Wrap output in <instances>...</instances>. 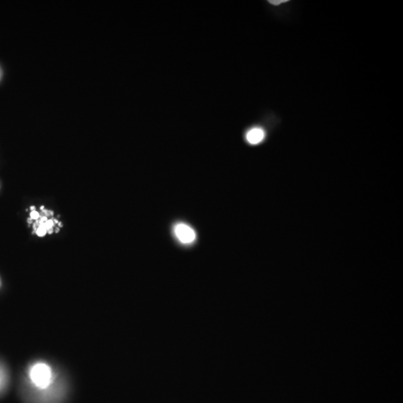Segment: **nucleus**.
<instances>
[{
  "label": "nucleus",
  "instance_id": "4",
  "mask_svg": "<svg viewBox=\"0 0 403 403\" xmlns=\"http://www.w3.org/2000/svg\"><path fill=\"white\" fill-rule=\"evenodd\" d=\"M8 374L6 368L0 363V394L4 391L8 386Z\"/></svg>",
  "mask_w": 403,
  "mask_h": 403
},
{
  "label": "nucleus",
  "instance_id": "2",
  "mask_svg": "<svg viewBox=\"0 0 403 403\" xmlns=\"http://www.w3.org/2000/svg\"><path fill=\"white\" fill-rule=\"evenodd\" d=\"M174 232L178 242L183 244H191L196 240V235L194 230L183 223L177 224L174 226Z\"/></svg>",
  "mask_w": 403,
  "mask_h": 403
},
{
  "label": "nucleus",
  "instance_id": "1",
  "mask_svg": "<svg viewBox=\"0 0 403 403\" xmlns=\"http://www.w3.org/2000/svg\"><path fill=\"white\" fill-rule=\"evenodd\" d=\"M29 378L37 390H45L53 385L54 375L52 368L44 362L33 364L29 371Z\"/></svg>",
  "mask_w": 403,
  "mask_h": 403
},
{
  "label": "nucleus",
  "instance_id": "6",
  "mask_svg": "<svg viewBox=\"0 0 403 403\" xmlns=\"http://www.w3.org/2000/svg\"><path fill=\"white\" fill-rule=\"evenodd\" d=\"M268 2L271 5H279L284 3V2H289V0H269Z\"/></svg>",
  "mask_w": 403,
  "mask_h": 403
},
{
  "label": "nucleus",
  "instance_id": "7",
  "mask_svg": "<svg viewBox=\"0 0 403 403\" xmlns=\"http://www.w3.org/2000/svg\"><path fill=\"white\" fill-rule=\"evenodd\" d=\"M44 226L47 228V230L51 229L52 226H53V222H52V220H47V222L44 223Z\"/></svg>",
  "mask_w": 403,
  "mask_h": 403
},
{
  "label": "nucleus",
  "instance_id": "3",
  "mask_svg": "<svg viewBox=\"0 0 403 403\" xmlns=\"http://www.w3.org/2000/svg\"><path fill=\"white\" fill-rule=\"evenodd\" d=\"M265 137V133L262 129L254 128L249 130L246 134V141L250 145H256L261 143Z\"/></svg>",
  "mask_w": 403,
  "mask_h": 403
},
{
  "label": "nucleus",
  "instance_id": "5",
  "mask_svg": "<svg viewBox=\"0 0 403 403\" xmlns=\"http://www.w3.org/2000/svg\"><path fill=\"white\" fill-rule=\"evenodd\" d=\"M47 228H45L44 224H42L41 226H39V228H37V234L39 235V236H44V235H45L46 234H47Z\"/></svg>",
  "mask_w": 403,
  "mask_h": 403
},
{
  "label": "nucleus",
  "instance_id": "8",
  "mask_svg": "<svg viewBox=\"0 0 403 403\" xmlns=\"http://www.w3.org/2000/svg\"><path fill=\"white\" fill-rule=\"evenodd\" d=\"M31 217L32 219H37L39 217V214H38L37 211H32L31 213Z\"/></svg>",
  "mask_w": 403,
  "mask_h": 403
}]
</instances>
